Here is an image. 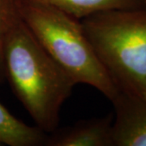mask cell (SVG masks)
I'll return each instance as SVG.
<instances>
[{
	"label": "cell",
	"instance_id": "1",
	"mask_svg": "<svg viewBox=\"0 0 146 146\" xmlns=\"http://www.w3.org/2000/svg\"><path fill=\"white\" fill-rule=\"evenodd\" d=\"M5 79L37 127L56 130L60 110L76 84L54 61L20 16L11 27L3 47Z\"/></svg>",
	"mask_w": 146,
	"mask_h": 146
},
{
	"label": "cell",
	"instance_id": "2",
	"mask_svg": "<svg viewBox=\"0 0 146 146\" xmlns=\"http://www.w3.org/2000/svg\"><path fill=\"white\" fill-rule=\"evenodd\" d=\"M18 14L54 61L76 84L94 87L110 101L119 90L101 63L81 20L41 0H16Z\"/></svg>",
	"mask_w": 146,
	"mask_h": 146
},
{
	"label": "cell",
	"instance_id": "3",
	"mask_svg": "<svg viewBox=\"0 0 146 146\" xmlns=\"http://www.w3.org/2000/svg\"><path fill=\"white\" fill-rule=\"evenodd\" d=\"M81 23L119 90L146 99V7L98 12Z\"/></svg>",
	"mask_w": 146,
	"mask_h": 146
},
{
	"label": "cell",
	"instance_id": "4",
	"mask_svg": "<svg viewBox=\"0 0 146 146\" xmlns=\"http://www.w3.org/2000/svg\"><path fill=\"white\" fill-rule=\"evenodd\" d=\"M110 102L114 146H146V99L119 91Z\"/></svg>",
	"mask_w": 146,
	"mask_h": 146
},
{
	"label": "cell",
	"instance_id": "5",
	"mask_svg": "<svg viewBox=\"0 0 146 146\" xmlns=\"http://www.w3.org/2000/svg\"><path fill=\"white\" fill-rule=\"evenodd\" d=\"M113 119L103 118L83 120L61 130H54L47 136L48 146H114L112 138Z\"/></svg>",
	"mask_w": 146,
	"mask_h": 146
},
{
	"label": "cell",
	"instance_id": "6",
	"mask_svg": "<svg viewBox=\"0 0 146 146\" xmlns=\"http://www.w3.org/2000/svg\"><path fill=\"white\" fill-rule=\"evenodd\" d=\"M46 137V132L17 119L0 102V145H43Z\"/></svg>",
	"mask_w": 146,
	"mask_h": 146
},
{
	"label": "cell",
	"instance_id": "7",
	"mask_svg": "<svg viewBox=\"0 0 146 146\" xmlns=\"http://www.w3.org/2000/svg\"><path fill=\"white\" fill-rule=\"evenodd\" d=\"M82 20L98 12L145 7L142 0H41Z\"/></svg>",
	"mask_w": 146,
	"mask_h": 146
},
{
	"label": "cell",
	"instance_id": "8",
	"mask_svg": "<svg viewBox=\"0 0 146 146\" xmlns=\"http://www.w3.org/2000/svg\"><path fill=\"white\" fill-rule=\"evenodd\" d=\"M18 16L16 0H0V83L5 80L3 47L6 36Z\"/></svg>",
	"mask_w": 146,
	"mask_h": 146
},
{
	"label": "cell",
	"instance_id": "9",
	"mask_svg": "<svg viewBox=\"0 0 146 146\" xmlns=\"http://www.w3.org/2000/svg\"><path fill=\"white\" fill-rule=\"evenodd\" d=\"M142 2H143V3H144L145 7H146V0H142Z\"/></svg>",
	"mask_w": 146,
	"mask_h": 146
}]
</instances>
